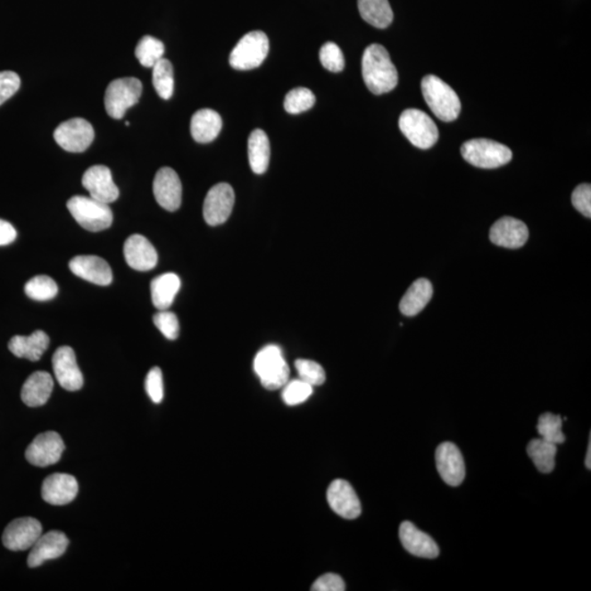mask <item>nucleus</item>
Returning <instances> with one entry per match:
<instances>
[{
	"label": "nucleus",
	"instance_id": "1",
	"mask_svg": "<svg viewBox=\"0 0 591 591\" xmlns=\"http://www.w3.org/2000/svg\"><path fill=\"white\" fill-rule=\"evenodd\" d=\"M362 79L374 95H384L398 85V71L389 53L380 45L368 46L362 60Z\"/></svg>",
	"mask_w": 591,
	"mask_h": 591
},
{
	"label": "nucleus",
	"instance_id": "2",
	"mask_svg": "<svg viewBox=\"0 0 591 591\" xmlns=\"http://www.w3.org/2000/svg\"><path fill=\"white\" fill-rule=\"evenodd\" d=\"M426 104L433 113L444 122L457 120L462 111V103L455 91L437 76L428 75L421 80Z\"/></svg>",
	"mask_w": 591,
	"mask_h": 591
},
{
	"label": "nucleus",
	"instance_id": "3",
	"mask_svg": "<svg viewBox=\"0 0 591 591\" xmlns=\"http://www.w3.org/2000/svg\"><path fill=\"white\" fill-rule=\"evenodd\" d=\"M254 368L265 389H280L289 380V367L279 346L268 345L262 348L256 354Z\"/></svg>",
	"mask_w": 591,
	"mask_h": 591
},
{
	"label": "nucleus",
	"instance_id": "4",
	"mask_svg": "<svg viewBox=\"0 0 591 591\" xmlns=\"http://www.w3.org/2000/svg\"><path fill=\"white\" fill-rule=\"evenodd\" d=\"M462 154L470 164L482 169L505 166L512 158V150L505 145L486 138L471 139L464 143Z\"/></svg>",
	"mask_w": 591,
	"mask_h": 591
},
{
	"label": "nucleus",
	"instance_id": "5",
	"mask_svg": "<svg viewBox=\"0 0 591 591\" xmlns=\"http://www.w3.org/2000/svg\"><path fill=\"white\" fill-rule=\"evenodd\" d=\"M72 217L86 230L98 232L108 229L113 222V212L108 204L92 197L74 196L67 203Z\"/></svg>",
	"mask_w": 591,
	"mask_h": 591
},
{
	"label": "nucleus",
	"instance_id": "6",
	"mask_svg": "<svg viewBox=\"0 0 591 591\" xmlns=\"http://www.w3.org/2000/svg\"><path fill=\"white\" fill-rule=\"evenodd\" d=\"M270 51L268 37L262 31L246 33L230 53L229 64L237 71L258 69Z\"/></svg>",
	"mask_w": 591,
	"mask_h": 591
},
{
	"label": "nucleus",
	"instance_id": "7",
	"mask_svg": "<svg viewBox=\"0 0 591 591\" xmlns=\"http://www.w3.org/2000/svg\"><path fill=\"white\" fill-rule=\"evenodd\" d=\"M142 92V81L134 77L110 82L104 96L106 113L114 120L122 119L126 111L138 104Z\"/></svg>",
	"mask_w": 591,
	"mask_h": 591
},
{
	"label": "nucleus",
	"instance_id": "8",
	"mask_svg": "<svg viewBox=\"0 0 591 591\" xmlns=\"http://www.w3.org/2000/svg\"><path fill=\"white\" fill-rule=\"evenodd\" d=\"M401 132L412 145L420 149H429L437 143L439 132L437 125L423 111L408 109L399 120Z\"/></svg>",
	"mask_w": 591,
	"mask_h": 591
},
{
	"label": "nucleus",
	"instance_id": "9",
	"mask_svg": "<svg viewBox=\"0 0 591 591\" xmlns=\"http://www.w3.org/2000/svg\"><path fill=\"white\" fill-rule=\"evenodd\" d=\"M54 139L66 152L82 153L94 142L95 129L85 119H71L57 126Z\"/></svg>",
	"mask_w": 591,
	"mask_h": 591
},
{
	"label": "nucleus",
	"instance_id": "10",
	"mask_svg": "<svg viewBox=\"0 0 591 591\" xmlns=\"http://www.w3.org/2000/svg\"><path fill=\"white\" fill-rule=\"evenodd\" d=\"M235 205V192L228 183L216 184L208 191L203 206V215L210 226L224 224Z\"/></svg>",
	"mask_w": 591,
	"mask_h": 591
},
{
	"label": "nucleus",
	"instance_id": "11",
	"mask_svg": "<svg viewBox=\"0 0 591 591\" xmlns=\"http://www.w3.org/2000/svg\"><path fill=\"white\" fill-rule=\"evenodd\" d=\"M65 444L60 434L46 432L37 435L35 440L29 445L26 458L36 467H48L60 462Z\"/></svg>",
	"mask_w": 591,
	"mask_h": 591
},
{
	"label": "nucleus",
	"instance_id": "12",
	"mask_svg": "<svg viewBox=\"0 0 591 591\" xmlns=\"http://www.w3.org/2000/svg\"><path fill=\"white\" fill-rule=\"evenodd\" d=\"M41 536L42 525L36 518H18L4 529L3 544L11 551H26L31 549Z\"/></svg>",
	"mask_w": 591,
	"mask_h": 591
},
{
	"label": "nucleus",
	"instance_id": "13",
	"mask_svg": "<svg viewBox=\"0 0 591 591\" xmlns=\"http://www.w3.org/2000/svg\"><path fill=\"white\" fill-rule=\"evenodd\" d=\"M436 467L450 487H459L466 478V466L460 449L453 443H444L436 449Z\"/></svg>",
	"mask_w": 591,
	"mask_h": 591
},
{
	"label": "nucleus",
	"instance_id": "14",
	"mask_svg": "<svg viewBox=\"0 0 591 591\" xmlns=\"http://www.w3.org/2000/svg\"><path fill=\"white\" fill-rule=\"evenodd\" d=\"M154 196L158 204L168 212H176L182 203V183L171 168H162L154 180Z\"/></svg>",
	"mask_w": 591,
	"mask_h": 591
},
{
	"label": "nucleus",
	"instance_id": "15",
	"mask_svg": "<svg viewBox=\"0 0 591 591\" xmlns=\"http://www.w3.org/2000/svg\"><path fill=\"white\" fill-rule=\"evenodd\" d=\"M53 370L58 384L67 391H79L84 386V376H82L79 364H77L76 354L70 346L57 348L52 358Z\"/></svg>",
	"mask_w": 591,
	"mask_h": 591
},
{
	"label": "nucleus",
	"instance_id": "16",
	"mask_svg": "<svg viewBox=\"0 0 591 591\" xmlns=\"http://www.w3.org/2000/svg\"><path fill=\"white\" fill-rule=\"evenodd\" d=\"M82 186L89 192L90 197L104 204L118 200L119 187L115 186L112 173L108 167L94 166L88 169L82 177Z\"/></svg>",
	"mask_w": 591,
	"mask_h": 591
},
{
	"label": "nucleus",
	"instance_id": "17",
	"mask_svg": "<svg viewBox=\"0 0 591 591\" xmlns=\"http://www.w3.org/2000/svg\"><path fill=\"white\" fill-rule=\"evenodd\" d=\"M329 505L338 516L345 520H356L361 516L362 505L355 489L344 479H336L328 488Z\"/></svg>",
	"mask_w": 591,
	"mask_h": 591
},
{
	"label": "nucleus",
	"instance_id": "18",
	"mask_svg": "<svg viewBox=\"0 0 591 591\" xmlns=\"http://www.w3.org/2000/svg\"><path fill=\"white\" fill-rule=\"evenodd\" d=\"M529 238L525 222L513 217H503L489 230V239L494 245L507 249H520Z\"/></svg>",
	"mask_w": 591,
	"mask_h": 591
},
{
	"label": "nucleus",
	"instance_id": "19",
	"mask_svg": "<svg viewBox=\"0 0 591 591\" xmlns=\"http://www.w3.org/2000/svg\"><path fill=\"white\" fill-rule=\"evenodd\" d=\"M70 540L61 531H50L38 537L28 556L29 568L35 569L65 554Z\"/></svg>",
	"mask_w": 591,
	"mask_h": 591
},
{
	"label": "nucleus",
	"instance_id": "20",
	"mask_svg": "<svg viewBox=\"0 0 591 591\" xmlns=\"http://www.w3.org/2000/svg\"><path fill=\"white\" fill-rule=\"evenodd\" d=\"M79 482L66 473H54L43 482L42 497L51 505H66L75 500L79 494Z\"/></svg>",
	"mask_w": 591,
	"mask_h": 591
},
{
	"label": "nucleus",
	"instance_id": "21",
	"mask_svg": "<svg viewBox=\"0 0 591 591\" xmlns=\"http://www.w3.org/2000/svg\"><path fill=\"white\" fill-rule=\"evenodd\" d=\"M70 269L79 278L100 286L112 283L113 274L108 262L96 255H79L70 262Z\"/></svg>",
	"mask_w": 591,
	"mask_h": 591
},
{
	"label": "nucleus",
	"instance_id": "22",
	"mask_svg": "<svg viewBox=\"0 0 591 591\" xmlns=\"http://www.w3.org/2000/svg\"><path fill=\"white\" fill-rule=\"evenodd\" d=\"M126 263L130 268L145 272L156 268L158 254L154 246L142 235L130 236L124 245Z\"/></svg>",
	"mask_w": 591,
	"mask_h": 591
},
{
	"label": "nucleus",
	"instance_id": "23",
	"mask_svg": "<svg viewBox=\"0 0 591 591\" xmlns=\"http://www.w3.org/2000/svg\"><path fill=\"white\" fill-rule=\"evenodd\" d=\"M399 536L402 545L412 555L430 560L438 557L439 547L433 537L419 530L413 523L410 521L402 522Z\"/></svg>",
	"mask_w": 591,
	"mask_h": 591
},
{
	"label": "nucleus",
	"instance_id": "24",
	"mask_svg": "<svg viewBox=\"0 0 591 591\" xmlns=\"http://www.w3.org/2000/svg\"><path fill=\"white\" fill-rule=\"evenodd\" d=\"M54 381L48 372L37 371L28 378L22 387L21 399L30 408H37L46 404L52 395Z\"/></svg>",
	"mask_w": 591,
	"mask_h": 591
},
{
	"label": "nucleus",
	"instance_id": "25",
	"mask_svg": "<svg viewBox=\"0 0 591 591\" xmlns=\"http://www.w3.org/2000/svg\"><path fill=\"white\" fill-rule=\"evenodd\" d=\"M50 345V337L46 332L37 330L31 336H16L9 341L8 347L14 356L37 362Z\"/></svg>",
	"mask_w": 591,
	"mask_h": 591
},
{
	"label": "nucleus",
	"instance_id": "26",
	"mask_svg": "<svg viewBox=\"0 0 591 591\" xmlns=\"http://www.w3.org/2000/svg\"><path fill=\"white\" fill-rule=\"evenodd\" d=\"M221 128V116L214 110H198L192 116L191 134L194 140L197 143H212L220 135Z\"/></svg>",
	"mask_w": 591,
	"mask_h": 591
},
{
	"label": "nucleus",
	"instance_id": "27",
	"mask_svg": "<svg viewBox=\"0 0 591 591\" xmlns=\"http://www.w3.org/2000/svg\"><path fill=\"white\" fill-rule=\"evenodd\" d=\"M433 286L429 279H419L410 286L408 292L400 302L401 312L406 317H413L423 310L432 299Z\"/></svg>",
	"mask_w": 591,
	"mask_h": 591
},
{
	"label": "nucleus",
	"instance_id": "28",
	"mask_svg": "<svg viewBox=\"0 0 591 591\" xmlns=\"http://www.w3.org/2000/svg\"><path fill=\"white\" fill-rule=\"evenodd\" d=\"M181 280L177 274L166 273L157 276L150 285L154 306L158 310H168L180 290Z\"/></svg>",
	"mask_w": 591,
	"mask_h": 591
},
{
	"label": "nucleus",
	"instance_id": "29",
	"mask_svg": "<svg viewBox=\"0 0 591 591\" xmlns=\"http://www.w3.org/2000/svg\"><path fill=\"white\" fill-rule=\"evenodd\" d=\"M248 156L252 171L263 174L268 171L271 159V146L264 130L255 129L248 140Z\"/></svg>",
	"mask_w": 591,
	"mask_h": 591
},
{
	"label": "nucleus",
	"instance_id": "30",
	"mask_svg": "<svg viewBox=\"0 0 591 591\" xmlns=\"http://www.w3.org/2000/svg\"><path fill=\"white\" fill-rule=\"evenodd\" d=\"M358 11L367 23L386 29L394 21V12L387 0H358Z\"/></svg>",
	"mask_w": 591,
	"mask_h": 591
},
{
	"label": "nucleus",
	"instance_id": "31",
	"mask_svg": "<svg viewBox=\"0 0 591 591\" xmlns=\"http://www.w3.org/2000/svg\"><path fill=\"white\" fill-rule=\"evenodd\" d=\"M528 455L541 473H551L555 468L557 445L542 438L532 439L527 447Z\"/></svg>",
	"mask_w": 591,
	"mask_h": 591
},
{
	"label": "nucleus",
	"instance_id": "32",
	"mask_svg": "<svg viewBox=\"0 0 591 591\" xmlns=\"http://www.w3.org/2000/svg\"><path fill=\"white\" fill-rule=\"evenodd\" d=\"M153 84L160 98L169 100L173 96V66L166 58H162L153 67Z\"/></svg>",
	"mask_w": 591,
	"mask_h": 591
},
{
	"label": "nucleus",
	"instance_id": "33",
	"mask_svg": "<svg viewBox=\"0 0 591 591\" xmlns=\"http://www.w3.org/2000/svg\"><path fill=\"white\" fill-rule=\"evenodd\" d=\"M164 45L158 38L146 36L142 37L135 48V55L140 64L147 69H153L157 62L163 58Z\"/></svg>",
	"mask_w": 591,
	"mask_h": 591
},
{
	"label": "nucleus",
	"instance_id": "34",
	"mask_svg": "<svg viewBox=\"0 0 591 591\" xmlns=\"http://www.w3.org/2000/svg\"><path fill=\"white\" fill-rule=\"evenodd\" d=\"M24 292L29 298L37 300V302H47L55 297L58 293V286L50 276L38 275L29 280L24 286Z\"/></svg>",
	"mask_w": 591,
	"mask_h": 591
},
{
	"label": "nucleus",
	"instance_id": "35",
	"mask_svg": "<svg viewBox=\"0 0 591 591\" xmlns=\"http://www.w3.org/2000/svg\"><path fill=\"white\" fill-rule=\"evenodd\" d=\"M562 424H563V420L560 415L542 414L537 425V433L546 442L559 445L566 440L565 435L562 432Z\"/></svg>",
	"mask_w": 591,
	"mask_h": 591
},
{
	"label": "nucleus",
	"instance_id": "36",
	"mask_svg": "<svg viewBox=\"0 0 591 591\" xmlns=\"http://www.w3.org/2000/svg\"><path fill=\"white\" fill-rule=\"evenodd\" d=\"M316 104V96L313 92L304 87L290 90L285 96L284 108L289 114H300L306 112Z\"/></svg>",
	"mask_w": 591,
	"mask_h": 591
},
{
	"label": "nucleus",
	"instance_id": "37",
	"mask_svg": "<svg viewBox=\"0 0 591 591\" xmlns=\"http://www.w3.org/2000/svg\"><path fill=\"white\" fill-rule=\"evenodd\" d=\"M283 387V400L290 406L304 404L313 394V387L302 379L288 381Z\"/></svg>",
	"mask_w": 591,
	"mask_h": 591
},
{
	"label": "nucleus",
	"instance_id": "38",
	"mask_svg": "<svg viewBox=\"0 0 591 591\" xmlns=\"http://www.w3.org/2000/svg\"><path fill=\"white\" fill-rule=\"evenodd\" d=\"M298 371L299 379L307 382L310 386H321L326 381V371L318 362L309 360H298L295 362Z\"/></svg>",
	"mask_w": 591,
	"mask_h": 591
},
{
	"label": "nucleus",
	"instance_id": "39",
	"mask_svg": "<svg viewBox=\"0 0 591 591\" xmlns=\"http://www.w3.org/2000/svg\"><path fill=\"white\" fill-rule=\"evenodd\" d=\"M320 62L324 69L331 72H341L345 66L341 48L333 42H328L321 47Z\"/></svg>",
	"mask_w": 591,
	"mask_h": 591
},
{
	"label": "nucleus",
	"instance_id": "40",
	"mask_svg": "<svg viewBox=\"0 0 591 591\" xmlns=\"http://www.w3.org/2000/svg\"><path fill=\"white\" fill-rule=\"evenodd\" d=\"M154 323L168 340H177L180 333V324L176 313L159 310V312L154 316Z\"/></svg>",
	"mask_w": 591,
	"mask_h": 591
},
{
	"label": "nucleus",
	"instance_id": "41",
	"mask_svg": "<svg viewBox=\"0 0 591 591\" xmlns=\"http://www.w3.org/2000/svg\"><path fill=\"white\" fill-rule=\"evenodd\" d=\"M145 387L154 404H158L163 400V378L159 367H154L149 370L146 381H145Z\"/></svg>",
	"mask_w": 591,
	"mask_h": 591
},
{
	"label": "nucleus",
	"instance_id": "42",
	"mask_svg": "<svg viewBox=\"0 0 591 591\" xmlns=\"http://www.w3.org/2000/svg\"><path fill=\"white\" fill-rule=\"evenodd\" d=\"M21 80L16 72H0V105L6 103L21 88Z\"/></svg>",
	"mask_w": 591,
	"mask_h": 591
},
{
	"label": "nucleus",
	"instance_id": "43",
	"mask_svg": "<svg viewBox=\"0 0 591 591\" xmlns=\"http://www.w3.org/2000/svg\"><path fill=\"white\" fill-rule=\"evenodd\" d=\"M571 203L584 216L591 217V187L590 184H580L571 194Z\"/></svg>",
	"mask_w": 591,
	"mask_h": 591
},
{
	"label": "nucleus",
	"instance_id": "44",
	"mask_svg": "<svg viewBox=\"0 0 591 591\" xmlns=\"http://www.w3.org/2000/svg\"><path fill=\"white\" fill-rule=\"evenodd\" d=\"M312 591H344L345 590V583L341 576L337 574H326L321 576L312 585Z\"/></svg>",
	"mask_w": 591,
	"mask_h": 591
},
{
	"label": "nucleus",
	"instance_id": "45",
	"mask_svg": "<svg viewBox=\"0 0 591 591\" xmlns=\"http://www.w3.org/2000/svg\"><path fill=\"white\" fill-rule=\"evenodd\" d=\"M16 238L17 231L11 222L0 220V246L11 245Z\"/></svg>",
	"mask_w": 591,
	"mask_h": 591
},
{
	"label": "nucleus",
	"instance_id": "46",
	"mask_svg": "<svg viewBox=\"0 0 591 591\" xmlns=\"http://www.w3.org/2000/svg\"><path fill=\"white\" fill-rule=\"evenodd\" d=\"M585 466L588 470L591 469V435L589 436L588 450H587V455H586Z\"/></svg>",
	"mask_w": 591,
	"mask_h": 591
},
{
	"label": "nucleus",
	"instance_id": "47",
	"mask_svg": "<svg viewBox=\"0 0 591 591\" xmlns=\"http://www.w3.org/2000/svg\"><path fill=\"white\" fill-rule=\"evenodd\" d=\"M125 125H126V126H129V122H128V121H126Z\"/></svg>",
	"mask_w": 591,
	"mask_h": 591
}]
</instances>
